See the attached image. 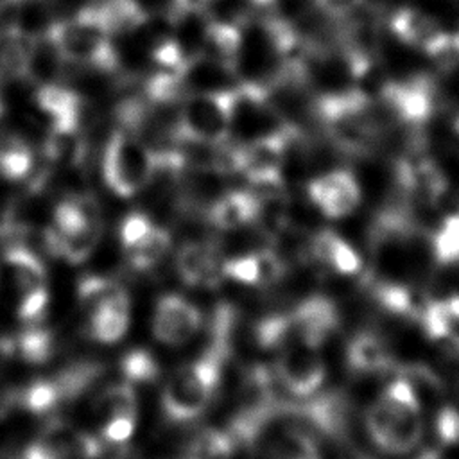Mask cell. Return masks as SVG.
Segmentation results:
<instances>
[{
  "label": "cell",
  "mask_w": 459,
  "mask_h": 459,
  "mask_svg": "<svg viewBox=\"0 0 459 459\" xmlns=\"http://www.w3.org/2000/svg\"><path fill=\"white\" fill-rule=\"evenodd\" d=\"M366 430L384 454L407 455L425 434V420L416 384L402 375L391 380L366 411Z\"/></svg>",
  "instance_id": "obj_1"
},
{
  "label": "cell",
  "mask_w": 459,
  "mask_h": 459,
  "mask_svg": "<svg viewBox=\"0 0 459 459\" xmlns=\"http://www.w3.org/2000/svg\"><path fill=\"white\" fill-rule=\"evenodd\" d=\"M341 325L333 299L314 294L287 312L264 316L253 328L255 341L265 350H283L292 344L319 348Z\"/></svg>",
  "instance_id": "obj_2"
},
{
  "label": "cell",
  "mask_w": 459,
  "mask_h": 459,
  "mask_svg": "<svg viewBox=\"0 0 459 459\" xmlns=\"http://www.w3.org/2000/svg\"><path fill=\"white\" fill-rule=\"evenodd\" d=\"M47 34L68 65L120 74L117 50L97 4L56 20Z\"/></svg>",
  "instance_id": "obj_3"
},
{
  "label": "cell",
  "mask_w": 459,
  "mask_h": 459,
  "mask_svg": "<svg viewBox=\"0 0 459 459\" xmlns=\"http://www.w3.org/2000/svg\"><path fill=\"white\" fill-rule=\"evenodd\" d=\"M152 172V151L134 134L115 129L100 152V176L113 195H138Z\"/></svg>",
  "instance_id": "obj_4"
},
{
  "label": "cell",
  "mask_w": 459,
  "mask_h": 459,
  "mask_svg": "<svg viewBox=\"0 0 459 459\" xmlns=\"http://www.w3.org/2000/svg\"><path fill=\"white\" fill-rule=\"evenodd\" d=\"M237 88L210 93H188L179 104V142L221 143L230 140Z\"/></svg>",
  "instance_id": "obj_5"
},
{
  "label": "cell",
  "mask_w": 459,
  "mask_h": 459,
  "mask_svg": "<svg viewBox=\"0 0 459 459\" xmlns=\"http://www.w3.org/2000/svg\"><path fill=\"white\" fill-rule=\"evenodd\" d=\"M412 145L411 151L396 158L393 174L396 194H400L412 208H434L448 192V178L443 169L425 152Z\"/></svg>",
  "instance_id": "obj_6"
},
{
  "label": "cell",
  "mask_w": 459,
  "mask_h": 459,
  "mask_svg": "<svg viewBox=\"0 0 459 459\" xmlns=\"http://www.w3.org/2000/svg\"><path fill=\"white\" fill-rule=\"evenodd\" d=\"M436 102L437 88L425 74L387 81L380 88V106L384 113L396 124L411 129H420L432 118Z\"/></svg>",
  "instance_id": "obj_7"
},
{
  "label": "cell",
  "mask_w": 459,
  "mask_h": 459,
  "mask_svg": "<svg viewBox=\"0 0 459 459\" xmlns=\"http://www.w3.org/2000/svg\"><path fill=\"white\" fill-rule=\"evenodd\" d=\"M102 452V437H93L65 421H50L16 459H97Z\"/></svg>",
  "instance_id": "obj_8"
},
{
  "label": "cell",
  "mask_w": 459,
  "mask_h": 459,
  "mask_svg": "<svg viewBox=\"0 0 459 459\" xmlns=\"http://www.w3.org/2000/svg\"><path fill=\"white\" fill-rule=\"evenodd\" d=\"M273 369L281 389L294 398L316 394L326 378V368L317 348L307 344H292L280 350Z\"/></svg>",
  "instance_id": "obj_9"
},
{
  "label": "cell",
  "mask_w": 459,
  "mask_h": 459,
  "mask_svg": "<svg viewBox=\"0 0 459 459\" xmlns=\"http://www.w3.org/2000/svg\"><path fill=\"white\" fill-rule=\"evenodd\" d=\"M305 192L328 219H344L351 215L362 201L359 178L348 169H330L305 185Z\"/></svg>",
  "instance_id": "obj_10"
},
{
  "label": "cell",
  "mask_w": 459,
  "mask_h": 459,
  "mask_svg": "<svg viewBox=\"0 0 459 459\" xmlns=\"http://www.w3.org/2000/svg\"><path fill=\"white\" fill-rule=\"evenodd\" d=\"M203 325V312L181 294H163L156 301L152 316L154 337L169 346L185 344Z\"/></svg>",
  "instance_id": "obj_11"
},
{
  "label": "cell",
  "mask_w": 459,
  "mask_h": 459,
  "mask_svg": "<svg viewBox=\"0 0 459 459\" xmlns=\"http://www.w3.org/2000/svg\"><path fill=\"white\" fill-rule=\"evenodd\" d=\"M222 264L224 253L217 238L186 240L176 253L178 276L190 287H217L224 280Z\"/></svg>",
  "instance_id": "obj_12"
},
{
  "label": "cell",
  "mask_w": 459,
  "mask_h": 459,
  "mask_svg": "<svg viewBox=\"0 0 459 459\" xmlns=\"http://www.w3.org/2000/svg\"><path fill=\"white\" fill-rule=\"evenodd\" d=\"M310 262L342 276L362 273V258L357 249L337 231L321 228L310 237Z\"/></svg>",
  "instance_id": "obj_13"
},
{
  "label": "cell",
  "mask_w": 459,
  "mask_h": 459,
  "mask_svg": "<svg viewBox=\"0 0 459 459\" xmlns=\"http://www.w3.org/2000/svg\"><path fill=\"white\" fill-rule=\"evenodd\" d=\"M348 369L357 375H377L394 368V359L385 341L375 332H357L346 344Z\"/></svg>",
  "instance_id": "obj_14"
},
{
  "label": "cell",
  "mask_w": 459,
  "mask_h": 459,
  "mask_svg": "<svg viewBox=\"0 0 459 459\" xmlns=\"http://www.w3.org/2000/svg\"><path fill=\"white\" fill-rule=\"evenodd\" d=\"M258 215V199L247 190H228L206 210V219L219 231H231L255 224Z\"/></svg>",
  "instance_id": "obj_15"
},
{
  "label": "cell",
  "mask_w": 459,
  "mask_h": 459,
  "mask_svg": "<svg viewBox=\"0 0 459 459\" xmlns=\"http://www.w3.org/2000/svg\"><path fill=\"white\" fill-rule=\"evenodd\" d=\"M66 66L68 63L63 59L57 47L54 45L50 36L45 32L32 39L29 56L25 61L23 79L32 86L63 82Z\"/></svg>",
  "instance_id": "obj_16"
},
{
  "label": "cell",
  "mask_w": 459,
  "mask_h": 459,
  "mask_svg": "<svg viewBox=\"0 0 459 459\" xmlns=\"http://www.w3.org/2000/svg\"><path fill=\"white\" fill-rule=\"evenodd\" d=\"M56 350L54 333L38 323H27L14 337L0 341L2 355H14L29 364L47 362Z\"/></svg>",
  "instance_id": "obj_17"
},
{
  "label": "cell",
  "mask_w": 459,
  "mask_h": 459,
  "mask_svg": "<svg viewBox=\"0 0 459 459\" xmlns=\"http://www.w3.org/2000/svg\"><path fill=\"white\" fill-rule=\"evenodd\" d=\"M387 25L398 41L420 50H423L441 32L439 22L418 7L396 9Z\"/></svg>",
  "instance_id": "obj_18"
},
{
  "label": "cell",
  "mask_w": 459,
  "mask_h": 459,
  "mask_svg": "<svg viewBox=\"0 0 459 459\" xmlns=\"http://www.w3.org/2000/svg\"><path fill=\"white\" fill-rule=\"evenodd\" d=\"M34 165L36 152L22 133H0V178L9 183H25Z\"/></svg>",
  "instance_id": "obj_19"
},
{
  "label": "cell",
  "mask_w": 459,
  "mask_h": 459,
  "mask_svg": "<svg viewBox=\"0 0 459 459\" xmlns=\"http://www.w3.org/2000/svg\"><path fill=\"white\" fill-rule=\"evenodd\" d=\"M34 36H29L14 23L0 27V82L25 81V61Z\"/></svg>",
  "instance_id": "obj_20"
},
{
  "label": "cell",
  "mask_w": 459,
  "mask_h": 459,
  "mask_svg": "<svg viewBox=\"0 0 459 459\" xmlns=\"http://www.w3.org/2000/svg\"><path fill=\"white\" fill-rule=\"evenodd\" d=\"M172 247V231L165 226L152 224L149 233L133 247L124 251L127 265L136 273H147L158 267Z\"/></svg>",
  "instance_id": "obj_21"
},
{
  "label": "cell",
  "mask_w": 459,
  "mask_h": 459,
  "mask_svg": "<svg viewBox=\"0 0 459 459\" xmlns=\"http://www.w3.org/2000/svg\"><path fill=\"white\" fill-rule=\"evenodd\" d=\"M240 45H242V25L210 20L201 56L226 63L235 68Z\"/></svg>",
  "instance_id": "obj_22"
},
{
  "label": "cell",
  "mask_w": 459,
  "mask_h": 459,
  "mask_svg": "<svg viewBox=\"0 0 459 459\" xmlns=\"http://www.w3.org/2000/svg\"><path fill=\"white\" fill-rule=\"evenodd\" d=\"M430 256L439 267L459 265V208L443 215L429 238Z\"/></svg>",
  "instance_id": "obj_23"
},
{
  "label": "cell",
  "mask_w": 459,
  "mask_h": 459,
  "mask_svg": "<svg viewBox=\"0 0 459 459\" xmlns=\"http://www.w3.org/2000/svg\"><path fill=\"white\" fill-rule=\"evenodd\" d=\"M238 448L228 429H201L186 446V457L192 459H230Z\"/></svg>",
  "instance_id": "obj_24"
},
{
  "label": "cell",
  "mask_w": 459,
  "mask_h": 459,
  "mask_svg": "<svg viewBox=\"0 0 459 459\" xmlns=\"http://www.w3.org/2000/svg\"><path fill=\"white\" fill-rule=\"evenodd\" d=\"M93 412L100 416L104 421L120 414L136 416V393L133 384L122 380L102 389L95 396Z\"/></svg>",
  "instance_id": "obj_25"
},
{
  "label": "cell",
  "mask_w": 459,
  "mask_h": 459,
  "mask_svg": "<svg viewBox=\"0 0 459 459\" xmlns=\"http://www.w3.org/2000/svg\"><path fill=\"white\" fill-rule=\"evenodd\" d=\"M120 373L129 384H151L160 375L156 359L145 350H131L120 359Z\"/></svg>",
  "instance_id": "obj_26"
},
{
  "label": "cell",
  "mask_w": 459,
  "mask_h": 459,
  "mask_svg": "<svg viewBox=\"0 0 459 459\" xmlns=\"http://www.w3.org/2000/svg\"><path fill=\"white\" fill-rule=\"evenodd\" d=\"M425 56L441 72H454L459 68V30H441L425 48Z\"/></svg>",
  "instance_id": "obj_27"
},
{
  "label": "cell",
  "mask_w": 459,
  "mask_h": 459,
  "mask_svg": "<svg viewBox=\"0 0 459 459\" xmlns=\"http://www.w3.org/2000/svg\"><path fill=\"white\" fill-rule=\"evenodd\" d=\"M434 430L441 445H459V403H446L436 412Z\"/></svg>",
  "instance_id": "obj_28"
},
{
  "label": "cell",
  "mask_w": 459,
  "mask_h": 459,
  "mask_svg": "<svg viewBox=\"0 0 459 459\" xmlns=\"http://www.w3.org/2000/svg\"><path fill=\"white\" fill-rule=\"evenodd\" d=\"M437 346V360L439 373L459 380V333L454 330L446 337L436 341Z\"/></svg>",
  "instance_id": "obj_29"
},
{
  "label": "cell",
  "mask_w": 459,
  "mask_h": 459,
  "mask_svg": "<svg viewBox=\"0 0 459 459\" xmlns=\"http://www.w3.org/2000/svg\"><path fill=\"white\" fill-rule=\"evenodd\" d=\"M134 420H136V416H129V414H120V416H113V418L106 420L100 429L102 441L115 443V445L126 443L134 430Z\"/></svg>",
  "instance_id": "obj_30"
},
{
  "label": "cell",
  "mask_w": 459,
  "mask_h": 459,
  "mask_svg": "<svg viewBox=\"0 0 459 459\" xmlns=\"http://www.w3.org/2000/svg\"><path fill=\"white\" fill-rule=\"evenodd\" d=\"M314 7L333 20H342L355 14L364 0H312Z\"/></svg>",
  "instance_id": "obj_31"
},
{
  "label": "cell",
  "mask_w": 459,
  "mask_h": 459,
  "mask_svg": "<svg viewBox=\"0 0 459 459\" xmlns=\"http://www.w3.org/2000/svg\"><path fill=\"white\" fill-rule=\"evenodd\" d=\"M213 0H174L172 9L186 13H208Z\"/></svg>",
  "instance_id": "obj_32"
},
{
  "label": "cell",
  "mask_w": 459,
  "mask_h": 459,
  "mask_svg": "<svg viewBox=\"0 0 459 459\" xmlns=\"http://www.w3.org/2000/svg\"><path fill=\"white\" fill-rule=\"evenodd\" d=\"M452 133H454V140H455V145L459 149V115L454 118V124H452Z\"/></svg>",
  "instance_id": "obj_33"
},
{
  "label": "cell",
  "mask_w": 459,
  "mask_h": 459,
  "mask_svg": "<svg viewBox=\"0 0 459 459\" xmlns=\"http://www.w3.org/2000/svg\"><path fill=\"white\" fill-rule=\"evenodd\" d=\"M247 2H251V4H255V5H258V7H267V5L274 4L276 0H247Z\"/></svg>",
  "instance_id": "obj_34"
},
{
  "label": "cell",
  "mask_w": 459,
  "mask_h": 459,
  "mask_svg": "<svg viewBox=\"0 0 459 459\" xmlns=\"http://www.w3.org/2000/svg\"><path fill=\"white\" fill-rule=\"evenodd\" d=\"M117 459H140L136 454H133V452H122Z\"/></svg>",
  "instance_id": "obj_35"
},
{
  "label": "cell",
  "mask_w": 459,
  "mask_h": 459,
  "mask_svg": "<svg viewBox=\"0 0 459 459\" xmlns=\"http://www.w3.org/2000/svg\"><path fill=\"white\" fill-rule=\"evenodd\" d=\"M2 113H4V102H2V99H0V117H2Z\"/></svg>",
  "instance_id": "obj_36"
},
{
  "label": "cell",
  "mask_w": 459,
  "mask_h": 459,
  "mask_svg": "<svg viewBox=\"0 0 459 459\" xmlns=\"http://www.w3.org/2000/svg\"><path fill=\"white\" fill-rule=\"evenodd\" d=\"M312 459H321V457H312Z\"/></svg>",
  "instance_id": "obj_37"
}]
</instances>
